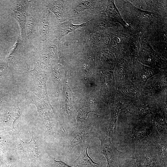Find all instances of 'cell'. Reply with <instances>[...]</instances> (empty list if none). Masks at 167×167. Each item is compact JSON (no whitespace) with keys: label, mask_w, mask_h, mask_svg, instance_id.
Wrapping results in <instances>:
<instances>
[{"label":"cell","mask_w":167,"mask_h":167,"mask_svg":"<svg viewBox=\"0 0 167 167\" xmlns=\"http://www.w3.org/2000/svg\"><path fill=\"white\" fill-rule=\"evenodd\" d=\"M101 142L100 151L105 156L107 161L106 167H121L116 149L110 138L105 135L98 136Z\"/></svg>","instance_id":"cell-1"},{"label":"cell","mask_w":167,"mask_h":167,"mask_svg":"<svg viewBox=\"0 0 167 167\" xmlns=\"http://www.w3.org/2000/svg\"><path fill=\"white\" fill-rule=\"evenodd\" d=\"M159 95L158 93L153 96H143L132 104L136 108L140 116H144L152 114L156 112L157 107L159 106Z\"/></svg>","instance_id":"cell-2"},{"label":"cell","mask_w":167,"mask_h":167,"mask_svg":"<svg viewBox=\"0 0 167 167\" xmlns=\"http://www.w3.org/2000/svg\"><path fill=\"white\" fill-rule=\"evenodd\" d=\"M28 1L17 0L13 4L11 14L19 26L22 39L24 45L26 42L25 25L28 13L27 10Z\"/></svg>","instance_id":"cell-3"},{"label":"cell","mask_w":167,"mask_h":167,"mask_svg":"<svg viewBox=\"0 0 167 167\" xmlns=\"http://www.w3.org/2000/svg\"><path fill=\"white\" fill-rule=\"evenodd\" d=\"M166 74H158L147 80L141 90L142 94L143 96H154L166 88Z\"/></svg>","instance_id":"cell-4"},{"label":"cell","mask_w":167,"mask_h":167,"mask_svg":"<svg viewBox=\"0 0 167 167\" xmlns=\"http://www.w3.org/2000/svg\"><path fill=\"white\" fill-rule=\"evenodd\" d=\"M143 96L141 91L132 83L118 88L115 99L117 101L131 105Z\"/></svg>","instance_id":"cell-5"},{"label":"cell","mask_w":167,"mask_h":167,"mask_svg":"<svg viewBox=\"0 0 167 167\" xmlns=\"http://www.w3.org/2000/svg\"><path fill=\"white\" fill-rule=\"evenodd\" d=\"M28 72L32 78L34 92L39 98H42L44 93L45 81L42 66L39 62H35L33 69Z\"/></svg>","instance_id":"cell-6"},{"label":"cell","mask_w":167,"mask_h":167,"mask_svg":"<svg viewBox=\"0 0 167 167\" xmlns=\"http://www.w3.org/2000/svg\"><path fill=\"white\" fill-rule=\"evenodd\" d=\"M28 14L25 25L26 42L31 43L36 39L38 35V14L33 12Z\"/></svg>","instance_id":"cell-7"},{"label":"cell","mask_w":167,"mask_h":167,"mask_svg":"<svg viewBox=\"0 0 167 167\" xmlns=\"http://www.w3.org/2000/svg\"><path fill=\"white\" fill-rule=\"evenodd\" d=\"M24 43L21 37L19 36L9 51L8 60L14 66L22 64L24 58Z\"/></svg>","instance_id":"cell-8"},{"label":"cell","mask_w":167,"mask_h":167,"mask_svg":"<svg viewBox=\"0 0 167 167\" xmlns=\"http://www.w3.org/2000/svg\"><path fill=\"white\" fill-rule=\"evenodd\" d=\"M59 41L56 39L41 43L42 44L40 48V54L43 61L49 62L56 56L59 52Z\"/></svg>","instance_id":"cell-9"},{"label":"cell","mask_w":167,"mask_h":167,"mask_svg":"<svg viewBox=\"0 0 167 167\" xmlns=\"http://www.w3.org/2000/svg\"><path fill=\"white\" fill-rule=\"evenodd\" d=\"M160 71L150 68H144L134 71L132 82L141 91L147 80Z\"/></svg>","instance_id":"cell-10"},{"label":"cell","mask_w":167,"mask_h":167,"mask_svg":"<svg viewBox=\"0 0 167 167\" xmlns=\"http://www.w3.org/2000/svg\"><path fill=\"white\" fill-rule=\"evenodd\" d=\"M50 11L48 9H44L40 14L38 13V33L40 41L41 43L47 41L49 32L48 18Z\"/></svg>","instance_id":"cell-11"},{"label":"cell","mask_w":167,"mask_h":167,"mask_svg":"<svg viewBox=\"0 0 167 167\" xmlns=\"http://www.w3.org/2000/svg\"><path fill=\"white\" fill-rule=\"evenodd\" d=\"M64 1L61 0L46 1V7L55 15L57 20L62 22L66 20V11Z\"/></svg>","instance_id":"cell-12"},{"label":"cell","mask_w":167,"mask_h":167,"mask_svg":"<svg viewBox=\"0 0 167 167\" xmlns=\"http://www.w3.org/2000/svg\"><path fill=\"white\" fill-rule=\"evenodd\" d=\"M89 141L80 145L81 152L75 161L73 162L79 167H99V164L94 162L89 156L88 153Z\"/></svg>","instance_id":"cell-13"},{"label":"cell","mask_w":167,"mask_h":167,"mask_svg":"<svg viewBox=\"0 0 167 167\" xmlns=\"http://www.w3.org/2000/svg\"><path fill=\"white\" fill-rule=\"evenodd\" d=\"M87 24L75 25L71 21L60 22L56 25L54 29L56 39L59 41L62 38L76 29L85 26Z\"/></svg>","instance_id":"cell-14"},{"label":"cell","mask_w":167,"mask_h":167,"mask_svg":"<svg viewBox=\"0 0 167 167\" xmlns=\"http://www.w3.org/2000/svg\"><path fill=\"white\" fill-rule=\"evenodd\" d=\"M130 105L118 101H117L115 106L112 108L111 119L108 128L110 135L112 136L116 131V123L119 113L121 111L128 107Z\"/></svg>","instance_id":"cell-15"},{"label":"cell","mask_w":167,"mask_h":167,"mask_svg":"<svg viewBox=\"0 0 167 167\" xmlns=\"http://www.w3.org/2000/svg\"><path fill=\"white\" fill-rule=\"evenodd\" d=\"M89 127L79 129L72 135L68 144V147L72 149L75 146L84 144L88 136Z\"/></svg>","instance_id":"cell-16"},{"label":"cell","mask_w":167,"mask_h":167,"mask_svg":"<svg viewBox=\"0 0 167 167\" xmlns=\"http://www.w3.org/2000/svg\"><path fill=\"white\" fill-rule=\"evenodd\" d=\"M94 1H79L78 4L75 7L74 11L77 12H80L90 10L95 6Z\"/></svg>","instance_id":"cell-17"},{"label":"cell","mask_w":167,"mask_h":167,"mask_svg":"<svg viewBox=\"0 0 167 167\" xmlns=\"http://www.w3.org/2000/svg\"><path fill=\"white\" fill-rule=\"evenodd\" d=\"M25 146L26 151L27 152H32V153H37V152L38 150V146L37 144L36 143L34 135L32 136L31 141L29 143H24Z\"/></svg>","instance_id":"cell-18"},{"label":"cell","mask_w":167,"mask_h":167,"mask_svg":"<svg viewBox=\"0 0 167 167\" xmlns=\"http://www.w3.org/2000/svg\"><path fill=\"white\" fill-rule=\"evenodd\" d=\"M121 167H143V166L139 159L134 158L130 160L125 164L122 165Z\"/></svg>","instance_id":"cell-19"},{"label":"cell","mask_w":167,"mask_h":167,"mask_svg":"<svg viewBox=\"0 0 167 167\" xmlns=\"http://www.w3.org/2000/svg\"><path fill=\"white\" fill-rule=\"evenodd\" d=\"M90 112L91 111L88 108H83L79 110L77 118L78 122H82Z\"/></svg>","instance_id":"cell-20"},{"label":"cell","mask_w":167,"mask_h":167,"mask_svg":"<svg viewBox=\"0 0 167 167\" xmlns=\"http://www.w3.org/2000/svg\"><path fill=\"white\" fill-rule=\"evenodd\" d=\"M52 159L54 164L57 167H72L63 161H56L55 159L53 158Z\"/></svg>","instance_id":"cell-21"},{"label":"cell","mask_w":167,"mask_h":167,"mask_svg":"<svg viewBox=\"0 0 167 167\" xmlns=\"http://www.w3.org/2000/svg\"><path fill=\"white\" fill-rule=\"evenodd\" d=\"M162 167H166V164H164Z\"/></svg>","instance_id":"cell-22"},{"label":"cell","mask_w":167,"mask_h":167,"mask_svg":"<svg viewBox=\"0 0 167 167\" xmlns=\"http://www.w3.org/2000/svg\"><path fill=\"white\" fill-rule=\"evenodd\" d=\"M0 73H0V75H1V74H0Z\"/></svg>","instance_id":"cell-23"}]
</instances>
